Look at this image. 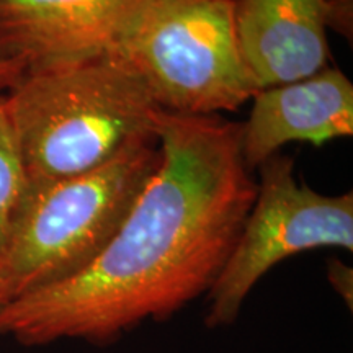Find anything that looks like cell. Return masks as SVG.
<instances>
[{"label": "cell", "mask_w": 353, "mask_h": 353, "mask_svg": "<svg viewBox=\"0 0 353 353\" xmlns=\"http://www.w3.org/2000/svg\"><path fill=\"white\" fill-rule=\"evenodd\" d=\"M159 161L156 132L97 169L32 185L0 252V307L87 267L120 229Z\"/></svg>", "instance_id": "3957f363"}, {"label": "cell", "mask_w": 353, "mask_h": 353, "mask_svg": "<svg viewBox=\"0 0 353 353\" xmlns=\"http://www.w3.org/2000/svg\"><path fill=\"white\" fill-rule=\"evenodd\" d=\"M28 190V172L3 94L0 95V252Z\"/></svg>", "instance_id": "9c48e42d"}, {"label": "cell", "mask_w": 353, "mask_h": 353, "mask_svg": "<svg viewBox=\"0 0 353 353\" xmlns=\"http://www.w3.org/2000/svg\"><path fill=\"white\" fill-rule=\"evenodd\" d=\"M149 0H0V61L25 69L113 50Z\"/></svg>", "instance_id": "8992f818"}, {"label": "cell", "mask_w": 353, "mask_h": 353, "mask_svg": "<svg viewBox=\"0 0 353 353\" xmlns=\"http://www.w3.org/2000/svg\"><path fill=\"white\" fill-rule=\"evenodd\" d=\"M164 112L218 114L252 100L234 0H149L117 46Z\"/></svg>", "instance_id": "277c9868"}, {"label": "cell", "mask_w": 353, "mask_h": 353, "mask_svg": "<svg viewBox=\"0 0 353 353\" xmlns=\"http://www.w3.org/2000/svg\"><path fill=\"white\" fill-rule=\"evenodd\" d=\"M239 134L219 114L162 110L159 167L120 229L76 275L0 307V337L112 345L206 296L257 195Z\"/></svg>", "instance_id": "6da1fadb"}, {"label": "cell", "mask_w": 353, "mask_h": 353, "mask_svg": "<svg viewBox=\"0 0 353 353\" xmlns=\"http://www.w3.org/2000/svg\"><path fill=\"white\" fill-rule=\"evenodd\" d=\"M234 25L255 90L327 68L324 0H234Z\"/></svg>", "instance_id": "ba28073f"}, {"label": "cell", "mask_w": 353, "mask_h": 353, "mask_svg": "<svg viewBox=\"0 0 353 353\" xmlns=\"http://www.w3.org/2000/svg\"><path fill=\"white\" fill-rule=\"evenodd\" d=\"M257 195L229 257L206 294L205 325L231 327L262 276L293 255L322 247L353 250V193L324 195L299 183L294 161L275 156L259 167Z\"/></svg>", "instance_id": "5b68a950"}, {"label": "cell", "mask_w": 353, "mask_h": 353, "mask_svg": "<svg viewBox=\"0 0 353 353\" xmlns=\"http://www.w3.org/2000/svg\"><path fill=\"white\" fill-rule=\"evenodd\" d=\"M325 26L352 39L353 33V0H324Z\"/></svg>", "instance_id": "30bf717a"}, {"label": "cell", "mask_w": 353, "mask_h": 353, "mask_svg": "<svg viewBox=\"0 0 353 353\" xmlns=\"http://www.w3.org/2000/svg\"><path fill=\"white\" fill-rule=\"evenodd\" d=\"M6 101L30 187L97 169L156 134L162 112L117 48L25 69Z\"/></svg>", "instance_id": "7a4b0ae2"}, {"label": "cell", "mask_w": 353, "mask_h": 353, "mask_svg": "<svg viewBox=\"0 0 353 353\" xmlns=\"http://www.w3.org/2000/svg\"><path fill=\"white\" fill-rule=\"evenodd\" d=\"M327 280L335 293L341 296L348 309L352 311L353 304V270L347 267L342 260L330 259L327 262Z\"/></svg>", "instance_id": "8fae6325"}, {"label": "cell", "mask_w": 353, "mask_h": 353, "mask_svg": "<svg viewBox=\"0 0 353 353\" xmlns=\"http://www.w3.org/2000/svg\"><path fill=\"white\" fill-rule=\"evenodd\" d=\"M25 68L21 64L8 63V61H0V95H3L13 83L19 81L23 74Z\"/></svg>", "instance_id": "7c38bea8"}, {"label": "cell", "mask_w": 353, "mask_h": 353, "mask_svg": "<svg viewBox=\"0 0 353 353\" xmlns=\"http://www.w3.org/2000/svg\"><path fill=\"white\" fill-rule=\"evenodd\" d=\"M353 134V85L341 69L260 88L241 123L242 161L254 172L290 143H325Z\"/></svg>", "instance_id": "52a82bcc"}]
</instances>
